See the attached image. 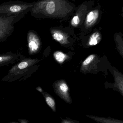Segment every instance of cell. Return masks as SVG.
<instances>
[{
    "label": "cell",
    "instance_id": "9c48e42d",
    "mask_svg": "<svg viewBox=\"0 0 123 123\" xmlns=\"http://www.w3.org/2000/svg\"><path fill=\"white\" fill-rule=\"evenodd\" d=\"M53 39L62 44H66L68 43V36L66 32L60 29L54 28L50 30Z\"/></svg>",
    "mask_w": 123,
    "mask_h": 123
},
{
    "label": "cell",
    "instance_id": "277c9868",
    "mask_svg": "<svg viewBox=\"0 0 123 123\" xmlns=\"http://www.w3.org/2000/svg\"><path fill=\"white\" fill-rule=\"evenodd\" d=\"M109 71L113 76L114 82L113 83L106 82L105 87L118 92L123 97V74L112 65L110 66Z\"/></svg>",
    "mask_w": 123,
    "mask_h": 123
},
{
    "label": "cell",
    "instance_id": "8fae6325",
    "mask_svg": "<svg viewBox=\"0 0 123 123\" xmlns=\"http://www.w3.org/2000/svg\"><path fill=\"white\" fill-rule=\"evenodd\" d=\"M116 48L123 58V35L121 32H116L113 35Z\"/></svg>",
    "mask_w": 123,
    "mask_h": 123
},
{
    "label": "cell",
    "instance_id": "4fadbf2b",
    "mask_svg": "<svg viewBox=\"0 0 123 123\" xmlns=\"http://www.w3.org/2000/svg\"><path fill=\"white\" fill-rule=\"evenodd\" d=\"M102 38V35L98 31L94 32L91 35L89 39V45L92 46L97 45L99 43Z\"/></svg>",
    "mask_w": 123,
    "mask_h": 123
},
{
    "label": "cell",
    "instance_id": "d6986e66",
    "mask_svg": "<svg viewBox=\"0 0 123 123\" xmlns=\"http://www.w3.org/2000/svg\"><path fill=\"white\" fill-rule=\"evenodd\" d=\"M3 57H0V61H1L2 60H3Z\"/></svg>",
    "mask_w": 123,
    "mask_h": 123
},
{
    "label": "cell",
    "instance_id": "52a82bcc",
    "mask_svg": "<svg viewBox=\"0 0 123 123\" xmlns=\"http://www.w3.org/2000/svg\"><path fill=\"white\" fill-rule=\"evenodd\" d=\"M22 18L20 17L0 16V36L12 29V25Z\"/></svg>",
    "mask_w": 123,
    "mask_h": 123
},
{
    "label": "cell",
    "instance_id": "ffe728a7",
    "mask_svg": "<svg viewBox=\"0 0 123 123\" xmlns=\"http://www.w3.org/2000/svg\"></svg>",
    "mask_w": 123,
    "mask_h": 123
},
{
    "label": "cell",
    "instance_id": "6da1fadb",
    "mask_svg": "<svg viewBox=\"0 0 123 123\" xmlns=\"http://www.w3.org/2000/svg\"><path fill=\"white\" fill-rule=\"evenodd\" d=\"M76 7L68 0H40L35 1L30 12L35 18L66 20L72 16Z\"/></svg>",
    "mask_w": 123,
    "mask_h": 123
},
{
    "label": "cell",
    "instance_id": "30bf717a",
    "mask_svg": "<svg viewBox=\"0 0 123 123\" xmlns=\"http://www.w3.org/2000/svg\"><path fill=\"white\" fill-rule=\"evenodd\" d=\"M87 117L98 123H123V120L111 117H102L91 115H86Z\"/></svg>",
    "mask_w": 123,
    "mask_h": 123
},
{
    "label": "cell",
    "instance_id": "5bb4252c",
    "mask_svg": "<svg viewBox=\"0 0 123 123\" xmlns=\"http://www.w3.org/2000/svg\"><path fill=\"white\" fill-rule=\"evenodd\" d=\"M53 56L55 60L60 63H62L68 58V55L60 51L55 52Z\"/></svg>",
    "mask_w": 123,
    "mask_h": 123
},
{
    "label": "cell",
    "instance_id": "3957f363",
    "mask_svg": "<svg viewBox=\"0 0 123 123\" xmlns=\"http://www.w3.org/2000/svg\"><path fill=\"white\" fill-rule=\"evenodd\" d=\"M92 1L85 0L76 6L70 21L71 26L77 27L82 25L87 12L92 8Z\"/></svg>",
    "mask_w": 123,
    "mask_h": 123
},
{
    "label": "cell",
    "instance_id": "9a60e30c",
    "mask_svg": "<svg viewBox=\"0 0 123 123\" xmlns=\"http://www.w3.org/2000/svg\"><path fill=\"white\" fill-rule=\"evenodd\" d=\"M61 123H80L79 121L73 120L68 117L62 119Z\"/></svg>",
    "mask_w": 123,
    "mask_h": 123
},
{
    "label": "cell",
    "instance_id": "8992f818",
    "mask_svg": "<svg viewBox=\"0 0 123 123\" xmlns=\"http://www.w3.org/2000/svg\"><path fill=\"white\" fill-rule=\"evenodd\" d=\"M54 89L55 93L64 102L68 104L72 103L68 87L65 81L61 80L58 82L54 86Z\"/></svg>",
    "mask_w": 123,
    "mask_h": 123
},
{
    "label": "cell",
    "instance_id": "e0dca14e",
    "mask_svg": "<svg viewBox=\"0 0 123 123\" xmlns=\"http://www.w3.org/2000/svg\"><path fill=\"white\" fill-rule=\"evenodd\" d=\"M29 123V121L27 120H20V123Z\"/></svg>",
    "mask_w": 123,
    "mask_h": 123
},
{
    "label": "cell",
    "instance_id": "2e32d148",
    "mask_svg": "<svg viewBox=\"0 0 123 123\" xmlns=\"http://www.w3.org/2000/svg\"><path fill=\"white\" fill-rule=\"evenodd\" d=\"M28 63L26 62H23L19 64L18 67L20 69H23L26 68L28 66Z\"/></svg>",
    "mask_w": 123,
    "mask_h": 123
},
{
    "label": "cell",
    "instance_id": "ba28073f",
    "mask_svg": "<svg viewBox=\"0 0 123 123\" xmlns=\"http://www.w3.org/2000/svg\"><path fill=\"white\" fill-rule=\"evenodd\" d=\"M28 37L30 53L33 54L37 52L39 50L41 45L39 37L35 33L31 31L28 33Z\"/></svg>",
    "mask_w": 123,
    "mask_h": 123
},
{
    "label": "cell",
    "instance_id": "5b68a950",
    "mask_svg": "<svg viewBox=\"0 0 123 123\" xmlns=\"http://www.w3.org/2000/svg\"><path fill=\"white\" fill-rule=\"evenodd\" d=\"M101 15V9L99 5L92 8L87 12L82 24L84 28L87 30L92 28L99 21Z\"/></svg>",
    "mask_w": 123,
    "mask_h": 123
},
{
    "label": "cell",
    "instance_id": "7a4b0ae2",
    "mask_svg": "<svg viewBox=\"0 0 123 123\" xmlns=\"http://www.w3.org/2000/svg\"><path fill=\"white\" fill-rule=\"evenodd\" d=\"M34 2H23L21 1H9L0 4V16L20 17L23 18L30 12Z\"/></svg>",
    "mask_w": 123,
    "mask_h": 123
},
{
    "label": "cell",
    "instance_id": "7c38bea8",
    "mask_svg": "<svg viewBox=\"0 0 123 123\" xmlns=\"http://www.w3.org/2000/svg\"><path fill=\"white\" fill-rule=\"evenodd\" d=\"M42 94L44 98L45 99L47 105L50 108L53 112H56L57 111L56 105L55 101L54 98L50 95L48 94L47 92H43Z\"/></svg>",
    "mask_w": 123,
    "mask_h": 123
},
{
    "label": "cell",
    "instance_id": "ac0fdd59",
    "mask_svg": "<svg viewBox=\"0 0 123 123\" xmlns=\"http://www.w3.org/2000/svg\"><path fill=\"white\" fill-rule=\"evenodd\" d=\"M37 90L38 91H39V92H42V93L43 92V90L41 88V87H38L37 88Z\"/></svg>",
    "mask_w": 123,
    "mask_h": 123
}]
</instances>
